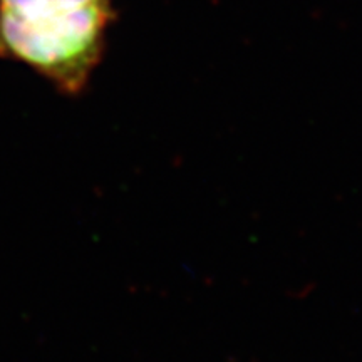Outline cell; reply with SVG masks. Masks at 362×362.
<instances>
[{
    "label": "cell",
    "instance_id": "6da1fadb",
    "mask_svg": "<svg viewBox=\"0 0 362 362\" xmlns=\"http://www.w3.org/2000/svg\"><path fill=\"white\" fill-rule=\"evenodd\" d=\"M112 0H0V57L78 96L104 56Z\"/></svg>",
    "mask_w": 362,
    "mask_h": 362
}]
</instances>
